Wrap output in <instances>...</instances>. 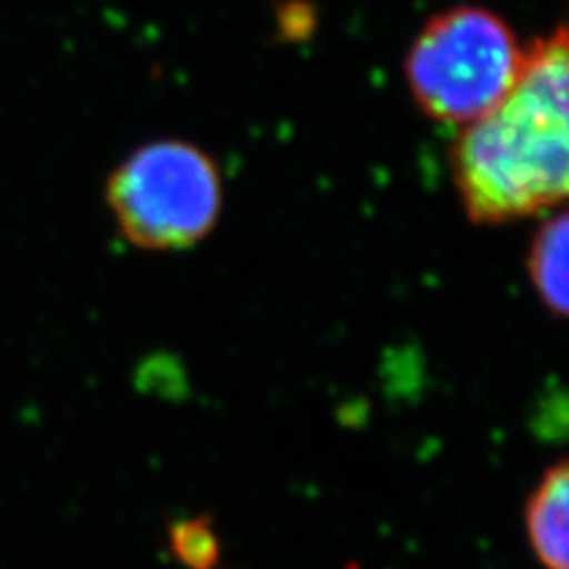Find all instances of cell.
Here are the masks:
<instances>
[{
    "label": "cell",
    "instance_id": "3957f363",
    "mask_svg": "<svg viewBox=\"0 0 569 569\" xmlns=\"http://www.w3.org/2000/svg\"><path fill=\"white\" fill-rule=\"evenodd\" d=\"M107 202L136 247L186 249L204 240L221 217V171L192 142L154 140L112 171Z\"/></svg>",
    "mask_w": 569,
    "mask_h": 569
},
{
    "label": "cell",
    "instance_id": "6da1fadb",
    "mask_svg": "<svg viewBox=\"0 0 569 569\" xmlns=\"http://www.w3.org/2000/svg\"><path fill=\"white\" fill-rule=\"evenodd\" d=\"M569 56L560 27L533 41L512 91L468 123L453 148L460 200L477 223L562 204L569 188Z\"/></svg>",
    "mask_w": 569,
    "mask_h": 569
},
{
    "label": "cell",
    "instance_id": "5b68a950",
    "mask_svg": "<svg viewBox=\"0 0 569 569\" xmlns=\"http://www.w3.org/2000/svg\"><path fill=\"white\" fill-rule=\"evenodd\" d=\"M567 254H569V221L560 211L548 219L537 233L529 249V278L539 299L556 316L567 313L569 305V280H567Z\"/></svg>",
    "mask_w": 569,
    "mask_h": 569
},
{
    "label": "cell",
    "instance_id": "8992f818",
    "mask_svg": "<svg viewBox=\"0 0 569 569\" xmlns=\"http://www.w3.org/2000/svg\"><path fill=\"white\" fill-rule=\"evenodd\" d=\"M171 539L176 553L194 569L211 567L219 556L217 539H213V531L207 527L204 520H188L173 527Z\"/></svg>",
    "mask_w": 569,
    "mask_h": 569
},
{
    "label": "cell",
    "instance_id": "7a4b0ae2",
    "mask_svg": "<svg viewBox=\"0 0 569 569\" xmlns=\"http://www.w3.org/2000/svg\"><path fill=\"white\" fill-rule=\"evenodd\" d=\"M527 50L503 17L460 6L432 17L406 56V81L420 110L466 129L518 83Z\"/></svg>",
    "mask_w": 569,
    "mask_h": 569
},
{
    "label": "cell",
    "instance_id": "277c9868",
    "mask_svg": "<svg viewBox=\"0 0 569 569\" xmlns=\"http://www.w3.org/2000/svg\"><path fill=\"white\" fill-rule=\"evenodd\" d=\"M567 515H569V468L560 460L531 491L525 527L533 556L546 569H567Z\"/></svg>",
    "mask_w": 569,
    "mask_h": 569
}]
</instances>
